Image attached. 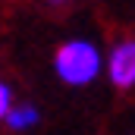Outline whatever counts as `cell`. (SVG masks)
Here are the masks:
<instances>
[{
	"instance_id": "obj_1",
	"label": "cell",
	"mask_w": 135,
	"mask_h": 135,
	"mask_svg": "<svg viewBox=\"0 0 135 135\" xmlns=\"http://www.w3.org/2000/svg\"><path fill=\"white\" fill-rule=\"evenodd\" d=\"M54 66L66 85H88L101 72V54L91 41H69L57 50Z\"/></svg>"
},
{
	"instance_id": "obj_2",
	"label": "cell",
	"mask_w": 135,
	"mask_h": 135,
	"mask_svg": "<svg viewBox=\"0 0 135 135\" xmlns=\"http://www.w3.org/2000/svg\"><path fill=\"white\" fill-rule=\"evenodd\" d=\"M110 82L119 88H132L135 85V41H123L113 47L110 60H107Z\"/></svg>"
},
{
	"instance_id": "obj_3",
	"label": "cell",
	"mask_w": 135,
	"mask_h": 135,
	"mask_svg": "<svg viewBox=\"0 0 135 135\" xmlns=\"http://www.w3.org/2000/svg\"><path fill=\"white\" fill-rule=\"evenodd\" d=\"M3 119L9 123V129H32L38 123V110L28 107V104H19V107H9Z\"/></svg>"
},
{
	"instance_id": "obj_4",
	"label": "cell",
	"mask_w": 135,
	"mask_h": 135,
	"mask_svg": "<svg viewBox=\"0 0 135 135\" xmlns=\"http://www.w3.org/2000/svg\"><path fill=\"white\" fill-rule=\"evenodd\" d=\"M9 107H13V94H9V88L0 82V119L6 116V110H9Z\"/></svg>"
},
{
	"instance_id": "obj_5",
	"label": "cell",
	"mask_w": 135,
	"mask_h": 135,
	"mask_svg": "<svg viewBox=\"0 0 135 135\" xmlns=\"http://www.w3.org/2000/svg\"><path fill=\"white\" fill-rule=\"evenodd\" d=\"M47 3H63V0H47Z\"/></svg>"
}]
</instances>
